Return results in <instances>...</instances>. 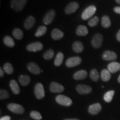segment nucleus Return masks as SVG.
<instances>
[{
  "label": "nucleus",
  "mask_w": 120,
  "mask_h": 120,
  "mask_svg": "<svg viewBox=\"0 0 120 120\" xmlns=\"http://www.w3.org/2000/svg\"><path fill=\"white\" fill-rule=\"evenodd\" d=\"M72 49L76 53H81L83 50V45L80 41H76L73 43Z\"/></svg>",
  "instance_id": "23"
},
{
  "label": "nucleus",
  "mask_w": 120,
  "mask_h": 120,
  "mask_svg": "<svg viewBox=\"0 0 120 120\" xmlns=\"http://www.w3.org/2000/svg\"><path fill=\"white\" fill-rule=\"evenodd\" d=\"M12 34L13 37L17 40H21L23 37V32L19 28H15L13 31Z\"/></svg>",
  "instance_id": "29"
},
{
  "label": "nucleus",
  "mask_w": 120,
  "mask_h": 120,
  "mask_svg": "<svg viewBox=\"0 0 120 120\" xmlns=\"http://www.w3.org/2000/svg\"><path fill=\"white\" fill-rule=\"evenodd\" d=\"M99 22V18L97 16L93 17L92 19H91L90 20L88 21V25L90 27H94L97 26V24H98Z\"/></svg>",
  "instance_id": "35"
},
{
  "label": "nucleus",
  "mask_w": 120,
  "mask_h": 120,
  "mask_svg": "<svg viewBox=\"0 0 120 120\" xmlns=\"http://www.w3.org/2000/svg\"><path fill=\"white\" fill-rule=\"evenodd\" d=\"M4 72L3 71L2 68L1 67V68H0V76H1V77H2L3 76H4Z\"/></svg>",
  "instance_id": "40"
},
{
  "label": "nucleus",
  "mask_w": 120,
  "mask_h": 120,
  "mask_svg": "<svg viewBox=\"0 0 120 120\" xmlns=\"http://www.w3.org/2000/svg\"><path fill=\"white\" fill-rule=\"evenodd\" d=\"M34 93L37 98L41 100V99L44 98L45 94L44 87H43L42 84L38 83L35 85L34 88Z\"/></svg>",
  "instance_id": "4"
},
{
  "label": "nucleus",
  "mask_w": 120,
  "mask_h": 120,
  "mask_svg": "<svg viewBox=\"0 0 120 120\" xmlns=\"http://www.w3.org/2000/svg\"><path fill=\"white\" fill-rule=\"evenodd\" d=\"M87 76V72L85 70H79L73 75V79L76 80H82Z\"/></svg>",
  "instance_id": "19"
},
{
  "label": "nucleus",
  "mask_w": 120,
  "mask_h": 120,
  "mask_svg": "<svg viewBox=\"0 0 120 120\" xmlns=\"http://www.w3.org/2000/svg\"><path fill=\"white\" fill-rule=\"evenodd\" d=\"M101 25L104 28H108L111 26V22L109 16L106 15L103 16L101 19Z\"/></svg>",
  "instance_id": "27"
},
{
  "label": "nucleus",
  "mask_w": 120,
  "mask_h": 120,
  "mask_svg": "<svg viewBox=\"0 0 120 120\" xmlns=\"http://www.w3.org/2000/svg\"><path fill=\"white\" fill-rule=\"evenodd\" d=\"M30 81H31L30 77L27 75H22L19 77V81L21 85L23 86H27L30 83Z\"/></svg>",
  "instance_id": "22"
},
{
  "label": "nucleus",
  "mask_w": 120,
  "mask_h": 120,
  "mask_svg": "<svg viewBox=\"0 0 120 120\" xmlns=\"http://www.w3.org/2000/svg\"><path fill=\"white\" fill-rule=\"evenodd\" d=\"M116 38H117V41L120 42V30L118 31V32L117 33Z\"/></svg>",
  "instance_id": "39"
},
{
  "label": "nucleus",
  "mask_w": 120,
  "mask_h": 120,
  "mask_svg": "<svg viewBox=\"0 0 120 120\" xmlns=\"http://www.w3.org/2000/svg\"><path fill=\"white\" fill-rule=\"evenodd\" d=\"M28 0H11V7L16 11H21L26 5Z\"/></svg>",
  "instance_id": "1"
},
{
  "label": "nucleus",
  "mask_w": 120,
  "mask_h": 120,
  "mask_svg": "<svg viewBox=\"0 0 120 120\" xmlns=\"http://www.w3.org/2000/svg\"><path fill=\"white\" fill-rule=\"evenodd\" d=\"M90 77L94 81H97L100 79V76L99 73L96 69H93L90 72Z\"/></svg>",
  "instance_id": "31"
},
{
  "label": "nucleus",
  "mask_w": 120,
  "mask_h": 120,
  "mask_svg": "<svg viewBox=\"0 0 120 120\" xmlns=\"http://www.w3.org/2000/svg\"><path fill=\"white\" fill-rule=\"evenodd\" d=\"M107 70L111 73H116L120 70V64L117 62H112L107 66Z\"/></svg>",
  "instance_id": "16"
},
{
  "label": "nucleus",
  "mask_w": 120,
  "mask_h": 120,
  "mask_svg": "<svg viewBox=\"0 0 120 120\" xmlns=\"http://www.w3.org/2000/svg\"><path fill=\"white\" fill-rule=\"evenodd\" d=\"M51 36L53 40H58L64 37V34L61 30H58L57 28H55V29L52 30L51 32Z\"/></svg>",
  "instance_id": "18"
},
{
  "label": "nucleus",
  "mask_w": 120,
  "mask_h": 120,
  "mask_svg": "<svg viewBox=\"0 0 120 120\" xmlns=\"http://www.w3.org/2000/svg\"><path fill=\"white\" fill-rule=\"evenodd\" d=\"M117 57V54L111 51H106L102 55V58L105 61H113L116 60Z\"/></svg>",
  "instance_id": "14"
},
{
  "label": "nucleus",
  "mask_w": 120,
  "mask_h": 120,
  "mask_svg": "<svg viewBox=\"0 0 120 120\" xmlns=\"http://www.w3.org/2000/svg\"><path fill=\"white\" fill-rule=\"evenodd\" d=\"M64 120H79L77 118H68V119H65Z\"/></svg>",
  "instance_id": "41"
},
{
  "label": "nucleus",
  "mask_w": 120,
  "mask_h": 120,
  "mask_svg": "<svg viewBox=\"0 0 120 120\" xmlns=\"http://www.w3.org/2000/svg\"><path fill=\"white\" fill-rule=\"evenodd\" d=\"M7 108L12 112L16 114H22L25 112L23 106L17 103H10L7 105Z\"/></svg>",
  "instance_id": "5"
},
{
  "label": "nucleus",
  "mask_w": 120,
  "mask_h": 120,
  "mask_svg": "<svg viewBox=\"0 0 120 120\" xmlns=\"http://www.w3.org/2000/svg\"><path fill=\"white\" fill-rule=\"evenodd\" d=\"M47 28L46 26H40L37 28L36 32L35 33V36L36 37H41L42 36L44 35L47 31Z\"/></svg>",
  "instance_id": "30"
},
{
  "label": "nucleus",
  "mask_w": 120,
  "mask_h": 120,
  "mask_svg": "<svg viewBox=\"0 0 120 120\" xmlns=\"http://www.w3.org/2000/svg\"><path fill=\"white\" fill-rule=\"evenodd\" d=\"M118 82H119V83H120V76L118 78Z\"/></svg>",
  "instance_id": "43"
},
{
  "label": "nucleus",
  "mask_w": 120,
  "mask_h": 120,
  "mask_svg": "<svg viewBox=\"0 0 120 120\" xmlns=\"http://www.w3.org/2000/svg\"><path fill=\"white\" fill-rule=\"evenodd\" d=\"M64 87L61 84L56 82H53L49 85V90L53 93H60L64 91Z\"/></svg>",
  "instance_id": "10"
},
{
  "label": "nucleus",
  "mask_w": 120,
  "mask_h": 120,
  "mask_svg": "<svg viewBox=\"0 0 120 120\" xmlns=\"http://www.w3.org/2000/svg\"><path fill=\"white\" fill-rule=\"evenodd\" d=\"M88 29L84 25H79L76 30V34L79 36H85L88 34Z\"/></svg>",
  "instance_id": "21"
},
{
  "label": "nucleus",
  "mask_w": 120,
  "mask_h": 120,
  "mask_svg": "<svg viewBox=\"0 0 120 120\" xmlns=\"http://www.w3.org/2000/svg\"><path fill=\"white\" fill-rule=\"evenodd\" d=\"M56 16V12L55 10H51L46 13L43 19V22L45 25H49L52 23Z\"/></svg>",
  "instance_id": "8"
},
{
  "label": "nucleus",
  "mask_w": 120,
  "mask_h": 120,
  "mask_svg": "<svg viewBox=\"0 0 120 120\" xmlns=\"http://www.w3.org/2000/svg\"><path fill=\"white\" fill-rule=\"evenodd\" d=\"M103 42V36L101 34H97L93 37L91 43L95 49H98L102 46Z\"/></svg>",
  "instance_id": "6"
},
{
  "label": "nucleus",
  "mask_w": 120,
  "mask_h": 120,
  "mask_svg": "<svg viewBox=\"0 0 120 120\" xmlns=\"http://www.w3.org/2000/svg\"><path fill=\"white\" fill-rule=\"evenodd\" d=\"M82 62L81 58L79 56L69 58L66 62V65L68 67H73L79 65Z\"/></svg>",
  "instance_id": "7"
},
{
  "label": "nucleus",
  "mask_w": 120,
  "mask_h": 120,
  "mask_svg": "<svg viewBox=\"0 0 120 120\" xmlns=\"http://www.w3.org/2000/svg\"><path fill=\"white\" fill-rule=\"evenodd\" d=\"M10 119H11L10 116H5L2 117L0 118V120H10Z\"/></svg>",
  "instance_id": "38"
},
{
  "label": "nucleus",
  "mask_w": 120,
  "mask_h": 120,
  "mask_svg": "<svg viewBox=\"0 0 120 120\" xmlns=\"http://www.w3.org/2000/svg\"><path fill=\"white\" fill-rule=\"evenodd\" d=\"M111 75V72L108 70L103 69L101 72V78L102 80L104 82H107L110 79Z\"/></svg>",
  "instance_id": "24"
},
{
  "label": "nucleus",
  "mask_w": 120,
  "mask_h": 120,
  "mask_svg": "<svg viewBox=\"0 0 120 120\" xmlns=\"http://www.w3.org/2000/svg\"><path fill=\"white\" fill-rule=\"evenodd\" d=\"M36 23V19L33 16H30L27 18L24 23V27L26 30H30L33 27Z\"/></svg>",
  "instance_id": "17"
},
{
  "label": "nucleus",
  "mask_w": 120,
  "mask_h": 120,
  "mask_svg": "<svg viewBox=\"0 0 120 120\" xmlns=\"http://www.w3.org/2000/svg\"><path fill=\"white\" fill-rule=\"evenodd\" d=\"M79 8V4L76 2H72L70 3L66 7L64 12L66 14H71L75 12L76 10Z\"/></svg>",
  "instance_id": "12"
},
{
  "label": "nucleus",
  "mask_w": 120,
  "mask_h": 120,
  "mask_svg": "<svg viewBox=\"0 0 120 120\" xmlns=\"http://www.w3.org/2000/svg\"><path fill=\"white\" fill-rule=\"evenodd\" d=\"M113 11L115 12L118 14H120V6H116L113 8Z\"/></svg>",
  "instance_id": "37"
},
{
  "label": "nucleus",
  "mask_w": 120,
  "mask_h": 120,
  "mask_svg": "<svg viewBox=\"0 0 120 120\" xmlns=\"http://www.w3.org/2000/svg\"><path fill=\"white\" fill-rule=\"evenodd\" d=\"M27 69L30 72L34 75H39L41 72L38 66L34 62L29 63L27 65Z\"/></svg>",
  "instance_id": "15"
},
{
  "label": "nucleus",
  "mask_w": 120,
  "mask_h": 120,
  "mask_svg": "<svg viewBox=\"0 0 120 120\" xmlns=\"http://www.w3.org/2000/svg\"><path fill=\"white\" fill-rule=\"evenodd\" d=\"M102 106L100 103H96L90 105L88 107V112L91 115H94L98 114L101 111Z\"/></svg>",
  "instance_id": "13"
},
{
  "label": "nucleus",
  "mask_w": 120,
  "mask_h": 120,
  "mask_svg": "<svg viewBox=\"0 0 120 120\" xmlns=\"http://www.w3.org/2000/svg\"><path fill=\"white\" fill-rule=\"evenodd\" d=\"M55 100H56L57 103L60 105H62V106H70L72 104V101L71 98L66 96L62 95V94L57 96Z\"/></svg>",
  "instance_id": "3"
},
{
  "label": "nucleus",
  "mask_w": 120,
  "mask_h": 120,
  "mask_svg": "<svg viewBox=\"0 0 120 120\" xmlns=\"http://www.w3.org/2000/svg\"><path fill=\"white\" fill-rule=\"evenodd\" d=\"M26 49L30 52H38L42 49L43 45L40 42H36L28 45Z\"/></svg>",
  "instance_id": "9"
},
{
  "label": "nucleus",
  "mask_w": 120,
  "mask_h": 120,
  "mask_svg": "<svg viewBox=\"0 0 120 120\" xmlns=\"http://www.w3.org/2000/svg\"><path fill=\"white\" fill-rule=\"evenodd\" d=\"M64 54L62 52H59L57 54L56 58H55V62H54V64L56 66H60L63 62V60H64Z\"/></svg>",
  "instance_id": "25"
},
{
  "label": "nucleus",
  "mask_w": 120,
  "mask_h": 120,
  "mask_svg": "<svg viewBox=\"0 0 120 120\" xmlns=\"http://www.w3.org/2000/svg\"><path fill=\"white\" fill-rule=\"evenodd\" d=\"M4 70L7 74H12L13 72V68L10 63H6L4 65Z\"/></svg>",
  "instance_id": "32"
},
{
  "label": "nucleus",
  "mask_w": 120,
  "mask_h": 120,
  "mask_svg": "<svg viewBox=\"0 0 120 120\" xmlns=\"http://www.w3.org/2000/svg\"><path fill=\"white\" fill-rule=\"evenodd\" d=\"M4 42L9 47H13L15 45L14 40H13V38H12L11 37L8 36H6L4 37Z\"/></svg>",
  "instance_id": "28"
},
{
  "label": "nucleus",
  "mask_w": 120,
  "mask_h": 120,
  "mask_svg": "<svg viewBox=\"0 0 120 120\" xmlns=\"http://www.w3.org/2000/svg\"><path fill=\"white\" fill-rule=\"evenodd\" d=\"M115 1H116V2L117 3V4H120V0H115Z\"/></svg>",
  "instance_id": "42"
},
{
  "label": "nucleus",
  "mask_w": 120,
  "mask_h": 120,
  "mask_svg": "<svg viewBox=\"0 0 120 120\" xmlns=\"http://www.w3.org/2000/svg\"><path fill=\"white\" fill-rule=\"evenodd\" d=\"M96 10V7L94 5L90 6L87 7L82 13L81 18L82 19L87 20V19H89L95 13Z\"/></svg>",
  "instance_id": "2"
},
{
  "label": "nucleus",
  "mask_w": 120,
  "mask_h": 120,
  "mask_svg": "<svg viewBox=\"0 0 120 120\" xmlns=\"http://www.w3.org/2000/svg\"><path fill=\"white\" fill-rule=\"evenodd\" d=\"M9 96H10V95H9L8 92H7L6 90L1 89V90H0V99L1 100L8 98Z\"/></svg>",
  "instance_id": "36"
},
{
  "label": "nucleus",
  "mask_w": 120,
  "mask_h": 120,
  "mask_svg": "<svg viewBox=\"0 0 120 120\" xmlns=\"http://www.w3.org/2000/svg\"><path fill=\"white\" fill-rule=\"evenodd\" d=\"M10 86L13 93L15 94H18L20 92V88L19 87L17 82L14 79H12L10 81Z\"/></svg>",
  "instance_id": "20"
},
{
  "label": "nucleus",
  "mask_w": 120,
  "mask_h": 120,
  "mask_svg": "<svg viewBox=\"0 0 120 120\" xmlns=\"http://www.w3.org/2000/svg\"><path fill=\"white\" fill-rule=\"evenodd\" d=\"M30 116L33 119L36 120H41L42 119V116L40 112L36 111H32L30 113Z\"/></svg>",
  "instance_id": "34"
},
{
  "label": "nucleus",
  "mask_w": 120,
  "mask_h": 120,
  "mask_svg": "<svg viewBox=\"0 0 120 120\" xmlns=\"http://www.w3.org/2000/svg\"><path fill=\"white\" fill-rule=\"evenodd\" d=\"M54 55H55V52H54L53 50L49 49L43 54V58L45 60H50L53 58Z\"/></svg>",
  "instance_id": "33"
},
{
  "label": "nucleus",
  "mask_w": 120,
  "mask_h": 120,
  "mask_svg": "<svg viewBox=\"0 0 120 120\" xmlns=\"http://www.w3.org/2000/svg\"><path fill=\"white\" fill-rule=\"evenodd\" d=\"M76 90L79 94H86L91 92L92 88L88 85H79L76 86Z\"/></svg>",
  "instance_id": "11"
},
{
  "label": "nucleus",
  "mask_w": 120,
  "mask_h": 120,
  "mask_svg": "<svg viewBox=\"0 0 120 120\" xmlns=\"http://www.w3.org/2000/svg\"><path fill=\"white\" fill-rule=\"evenodd\" d=\"M114 94H115V91L113 90L108 91V92L105 93L104 96H103V99L106 102H111L113 99Z\"/></svg>",
  "instance_id": "26"
}]
</instances>
